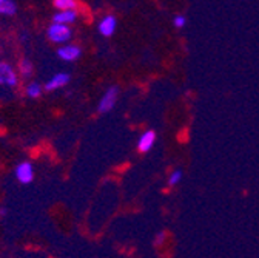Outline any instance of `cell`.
Wrapping results in <instances>:
<instances>
[{
	"label": "cell",
	"instance_id": "cell-15",
	"mask_svg": "<svg viewBox=\"0 0 259 258\" xmlns=\"http://www.w3.org/2000/svg\"><path fill=\"white\" fill-rule=\"evenodd\" d=\"M173 23H175L176 28H184V25L187 23V19L184 16H176L175 20H173Z\"/></svg>",
	"mask_w": 259,
	"mask_h": 258
},
{
	"label": "cell",
	"instance_id": "cell-8",
	"mask_svg": "<svg viewBox=\"0 0 259 258\" xmlns=\"http://www.w3.org/2000/svg\"><path fill=\"white\" fill-rule=\"evenodd\" d=\"M68 82H70V76H68V75L59 73V75H56L50 82H47L45 90H48V91H51V90H57V88H60V87H63V85H67Z\"/></svg>",
	"mask_w": 259,
	"mask_h": 258
},
{
	"label": "cell",
	"instance_id": "cell-1",
	"mask_svg": "<svg viewBox=\"0 0 259 258\" xmlns=\"http://www.w3.org/2000/svg\"><path fill=\"white\" fill-rule=\"evenodd\" d=\"M48 38L56 44H63L71 39V29L67 23H57L54 22L48 29Z\"/></svg>",
	"mask_w": 259,
	"mask_h": 258
},
{
	"label": "cell",
	"instance_id": "cell-9",
	"mask_svg": "<svg viewBox=\"0 0 259 258\" xmlns=\"http://www.w3.org/2000/svg\"><path fill=\"white\" fill-rule=\"evenodd\" d=\"M76 13L73 11V10H63V11H60V13H57L54 17H53V20L54 22H57V23H73L74 20H76Z\"/></svg>",
	"mask_w": 259,
	"mask_h": 258
},
{
	"label": "cell",
	"instance_id": "cell-10",
	"mask_svg": "<svg viewBox=\"0 0 259 258\" xmlns=\"http://www.w3.org/2000/svg\"><path fill=\"white\" fill-rule=\"evenodd\" d=\"M17 11L16 4L13 0H0V14L4 16H14Z\"/></svg>",
	"mask_w": 259,
	"mask_h": 258
},
{
	"label": "cell",
	"instance_id": "cell-12",
	"mask_svg": "<svg viewBox=\"0 0 259 258\" xmlns=\"http://www.w3.org/2000/svg\"><path fill=\"white\" fill-rule=\"evenodd\" d=\"M40 93H42V87L39 84H29L26 87V94L29 98H39Z\"/></svg>",
	"mask_w": 259,
	"mask_h": 258
},
{
	"label": "cell",
	"instance_id": "cell-6",
	"mask_svg": "<svg viewBox=\"0 0 259 258\" xmlns=\"http://www.w3.org/2000/svg\"><path fill=\"white\" fill-rule=\"evenodd\" d=\"M154 142H156V133L153 130H148L141 136V139L138 142V149H139V152L145 153L154 145Z\"/></svg>",
	"mask_w": 259,
	"mask_h": 258
},
{
	"label": "cell",
	"instance_id": "cell-4",
	"mask_svg": "<svg viewBox=\"0 0 259 258\" xmlns=\"http://www.w3.org/2000/svg\"><path fill=\"white\" fill-rule=\"evenodd\" d=\"M16 176L20 182L23 184H29L32 181V178H34V172H32V166L31 163H28V161H25V163L19 164L17 169H16Z\"/></svg>",
	"mask_w": 259,
	"mask_h": 258
},
{
	"label": "cell",
	"instance_id": "cell-2",
	"mask_svg": "<svg viewBox=\"0 0 259 258\" xmlns=\"http://www.w3.org/2000/svg\"><path fill=\"white\" fill-rule=\"evenodd\" d=\"M117 93H119L117 87H110L108 88V91L102 96V99L99 102V107H97L99 113H108L114 107V104L117 101Z\"/></svg>",
	"mask_w": 259,
	"mask_h": 258
},
{
	"label": "cell",
	"instance_id": "cell-5",
	"mask_svg": "<svg viewBox=\"0 0 259 258\" xmlns=\"http://www.w3.org/2000/svg\"><path fill=\"white\" fill-rule=\"evenodd\" d=\"M99 31H101V34L105 36V38H110L114 34V31H116V19L114 16H107L101 20L99 23Z\"/></svg>",
	"mask_w": 259,
	"mask_h": 258
},
{
	"label": "cell",
	"instance_id": "cell-13",
	"mask_svg": "<svg viewBox=\"0 0 259 258\" xmlns=\"http://www.w3.org/2000/svg\"><path fill=\"white\" fill-rule=\"evenodd\" d=\"M20 75L23 78H31L32 76V65L29 60H22L20 62Z\"/></svg>",
	"mask_w": 259,
	"mask_h": 258
},
{
	"label": "cell",
	"instance_id": "cell-14",
	"mask_svg": "<svg viewBox=\"0 0 259 258\" xmlns=\"http://www.w3.org/2000/svg\"><path fill=\"white\" fill-rule=\"evenodd\" d=\"M181 178H182V172H181V170H176V172H173V173H171L168 184H170V186H176V184L181 181Z\"/></svg>",
	"mask_w": 259,
	"mask_h": 258
},
{
	"label": "cell",
	"instance_id": "cell-11",
	"mask_svg": "<svg viewBox=\"0 0 259 258\" xmlns=\"http://www.w3.org/2000/svg\"><path fill=\"white\" fill-rule=\"evenodd\" d=\"M76 0H54V7L60 11L63 10H74L76 8Z\"/></svg>",
	"mask_w": 259,
	"mask_h": 258
},
{
	"label": "cell",
	"instance_id": "cell-7",
	"mask_svg": "<svg viewBox=\"0 0 259 258\" xmlns=\"http://www.w3.org/2000/svg\"><path fill=\"white\" fill-rule=\"evenodd\" d=\"M57 54H59V57H60V59L71 62V60H76V59L80 56V50H79V47L67 45V47H62V48L57 51Z\"/></svg>",
	"mask_w": 259,
	"mask_h": 258
},
{
	"label": "cell",
	"instance_id": "cell-3",
	"mask_svg": "<svg viewBox=\"0 0 259 258\" xmlns=\"http://www.w3.org/2000/svg\"><path fill=\"white\" fill-rule=\"evenodd\" d=\"M0 84L8 85V87H14L17 84V76L14 70L8 63H2V62H0Z\"/></svg>",
	"mask_w": 259,
	"mask_h": 258
}]
</instances>
